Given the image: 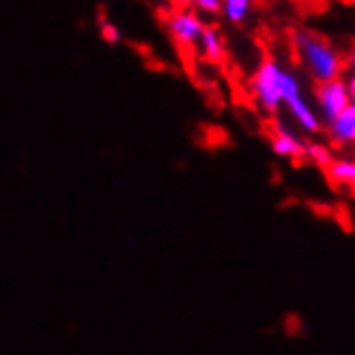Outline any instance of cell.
I'll list each match as a JSON object with an SVG mask.
<instances>
[{
    "instance_id": "6da1fadb",
    "label": "cell",
    "mask_w": 355,
    "mask_h": 355,
    "mask_svg": "<svg viewBox=\"0 0 355 355\" xmlns=\"http://www.w3.org/2000/svg\"><path fill=\"white\" fill-rule=\"evenodd\" d=\"M295 46L304 58L306 69L317 82H327L334 78H340L343 58L336 54V50H334L327 41L310 35V33H297Z\"/></svg>"
},
{
    "instance_id": "7a4b0ae2",
    "label": "cell",
    "mask_w": 355,
    "mask_h": 355,
    "mask_svg": "<svg viewBox=\"0 0 355 355\" xmlns=\"http://www.w3.org/2000/svg\"><path fill=\"white\" fill-rule=\"evenodd\" d=\"M280 95H282V103H286L288 112L295 116L297 125L306 134H317L321 130V119L306 101L297 76L286 69H282L280 76Z\"/></svg>"
},
{
    "instance_id": "3957f363",
    "label": "cell",
    "mask_w": 355,
    "mask_h": 355,
    "mask_svg": "<svg viewBox=\"0 0 355 355\" xmlns=\"http://www.w3.org/2000/svg\"><path fill=\"white\" fill-rule=\"evenodd\" d=\"M280 76H282V67L278 65L276 60L267 58L259 67V71L254 73V78H252L254 99L259 101V106L269 114H276L280 110V106H282Z\"/></svg>"
},
{
    "instance_id": "277c9868",
    "label": "cell",
    "mask_w": 355,
    "mask_h": 355,
    "mask_svg": "<svg viewBox=\"0 0 355 355\" xmlns=\"http://www.w3.org/2000/svg\"><path fill=\"white\" fill-rule=\"evenodd\" d=\"M317 101H319V112H321V121L329 123L336 114H340L349 103H353L345 80L340 78H334L327 82H319V89H317Z\"/></svg>"
},
{
    "instance_id": "5b68a950",
    "label": "cell",
    "mask_w": 355,
    "mask_h": 355,
    "mask_svg": "<svg viewBox=\"0 0 355 355\" xmlns=\"http://www.w3.org/2000/svg\"><path fill=\"white\" fill-rule=\"evenodd\" d=\"M166 26H168V35L173 37L175 44H179L181 48H194L198 46V39L202 35V19L198 17V13L190 11V9H179L175 11L168 22H166Z\"/></svg>"
},
{
    "instance_id": "8992f818",
    "label": "cell",
    "mask_w": 355,
    "mask_h": 355,
    "mask_svg": "<svg viewBox=\"0 0 355 355\" xmlns=\"http://www.w3.org/2000/svg\"><path fill=\"white\" fill-rule=\"evenodd\" d=\"M327 128H329V138L336 144H340V147L351 144L355 140V106L353 103H349L340 114L334 116L327 123Z\"/></svg>"
},
{
    "instance_id": "52a82bcc",
    "label": "cell",
    "mask_w": 355,
    "mask_h": 355,
    "mask_svg": "<svg viewBox=\"0 0 355 355\" xmlns=\"http://www.w3.org/2000/svg\"><path fill=\"white\" fill-rule=\"evenodd\" d=\"M306 144L286 128H278L271 138V151L278 157H302Z\"/></svg>"
},
{
    "instance_id": "ba28073f",
    "label": "cell",
    "mask_w": 355,
    "mask_h": 355,
    "mask_svg": "<svg viewBox=\"0 0 355 355\" xmlns=\"http://www.w3.org/2000/svg\"><path fill=\"white\" fill-rule=\"evenodd\" d=\"M198 46H200L202 56L209 62H222L224 60V41H222V35L216 28L205 26L202 35L198 39Z\"/></svg>"
},
{
    "instance_id": "9c48e42d",
    "label": "cell",
    "mask_w": 355,
    "mask_h": 355,
    "mask_svg": "<svg viewBox=\"0 0 355 355\" xmlns=\"http://www.w3.org/2000/svg\"><path fill=\"white\" fill-rule=\"evenodd\" d=\"M327 177L338 185H353L355 183V162L353 159H331L327 164Z\"/></svg>"
},
{
    "instance_id": "30bf717a",
    "label": "cell",
    "mask_w": 355,
    "mask_h": 355,
    "mask_svg": "<svg viewBox=\"0 0 355 355\" xmlns=\"http://www.w3.org/2000/svg\"><path fill=\"white\" fill-rule=\"evenodd\" d=\"M220 11L231 24H243L252 11V0H222Z\"/></svg>"
},
{
    "instance_id": "8fae6325",
    "label": "cell",
    "mask_w": 355,
    "mask_h": 355,
    "mask_svg": "<svg viewBox=\"0 0 355 355\" xmlns=\"http://www.w3.org/2000/svg\"><path fill=\"white\" fill-rule=\"evenodd\" d=\"M304 155L315 162L319 168H327V164L334 159L329 147H325V144H321V142H310V144H306V147H304Z\"/></svg>"
},
{
    "instance_id": "7c38bea8",
    "label": "cell",
    "mask_w": 355,
    "mask_h": 355,
    "mask_svg": "<svg viewBox=\"0 0 355 355\" xmlns=\"http://www.w3.org/2000/svg\"><path fill=\"white\" fill-rule=\"evenodd\" d=\"M99 35H101L103 41H106V44H112V46L121 41V31L112 22H103L101 28H99Z\"/></svg>"
},
{
    "instance_id": "4fadbf2b",
    "label": "cell",
    "mask_w": 355,
    "mask_h": 355,
    "mask_svg": "<svg viewBox=\"0 0 355 355\" xmlns=\"http://www.w3.org/2000/svg\"><path fill=\"white\" fill-rule=\"evenodd\" d=\"M192 5H196V9L202 13H220L222 0H194Z\"/></svg>"
},
{
    "instance_id": "5bb4252c",
    "label": "cell",
    "mask_w": 355,
    "mask_h": 355,
    "mask_svg": "<svg viewBox=\"0 0 355 355\" xmlns=\"http://www.w3.org/2000/svg\"><path fill=\"white\" fill-rule=\"evenodd\" d=\"M345 85H347V91H349L351 99H355V78L349 76V82H345Z\"/></svg>"
},
{
    "instance_id": "9a60e30c",
    "label": "cell",
    "mask_w": 355,
    "mask_h": 355,
    "mask_svg": "<svg viewBox=\"0 0 355 355\" xmlns=\"http://www.w3.org/2000/svg\"><path fill=\"white\" fill-rule=\"evenodd\" d=\"M173 5H177V7H190L194 0H171Z\"/></svg>"
}]
</instances>
